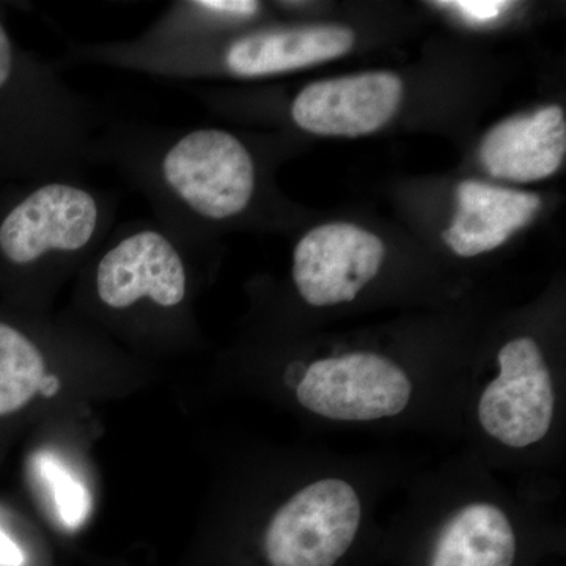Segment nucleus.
I'll return each mask as SVG.
<instances>
[{"label": "nucleus", "mask_w": 566, "mask_h": 566, "mask_svg": "<svg viewBox=\"0 0 566 566\" xmlns=\"http://www.w3.org/2000/svg\"><path fill=\"white\" fill-rule=\"evenodd\" d=\"M401 95L400 77L387 71L314 82L294 99L293 120L318 136H365L392 120Z\"/></svg>", "instance_id": "0eeeda50"}, {"label": "nucleus", "mask_w": 566, "mask_h": 566, "mask_svg": "<svg viewBox=\"0 0 566 566\" xmlns=\"http://www.w3.org/2000/svg\"><path fill=\"white\" fill-rule=\"evenodd\" d=\"M196 6L216 13L240 14V17H251L259 11V3L252 0H207V2H196Z\"/></svg>", "instance_id": "2eb2a0df"}, {"label": "nucleus", "mask_w": 566, "mask_h": 566, "mask_svg": "<svg viewBox=\"0 0 566 566\" xmlns=\"http://www.w3.org/2000/svg\"><path fill=\"white\" fill-rule=\"evenodd\" d=\"M24 564V551L0 527V566H22Z\"/></svg>", "instance_id": "dca6fc26"}, {"label": "nucleus", "mask_w": 566, "mask_h": 566, "mask_svg": "<svg viewBox=\"0 0 566 566\" xmlns=\"http://www.w3.org/2000/svg\"><path fill=\"white\" fill-rule=\"evenodd\" d=\"M163 174L182 202L214 221L244 211L255 189L251 153L221 129L186 134L167 151Z\"/></svg>", "instance_id": "20e7f679"}, {"label": "nucleus", "mask_w": 566, "mask_h": 566, "mask_svg": "<svg viewBox=\"0 0 566 566\" xmlns=\"http://www.w3.org/2000/svg\"><path fill=\"white\" fill-rule=\"evenodd\" d=\"M32 474L50 497L59 523L69 531L84 526L92 513V494L80 476L51 452H39L31 461Z\"/></svg>", "instance_id": "ddd939ff"}, {"label": "nucleus", "mask_w": 566, "mask_h": 566, "mask_svg": "<svg viewBox=\"0 0 566 566\" xmlns=\"http://www.w3.org/2000/svg\"><path fill=\"white\" fill-rule=\"evenodd\" d=\"M566 382L560 357L534 331H516L471 357L461 441L512 482H558L565 461Z\"/></svg>", "instance_id": "7ed1b4c3"}, {"label": "nucleus", "mask_w": 566, "mask_h": 566, "mask_svg": "<svg viewBox=\"0 0 566 566\" xmlns=\"http://www.w3.org/2000/svg\"><path fill=\"white\" fill-rule=\"evenodd\" d=\"M565 151L564 111L546 106L495 125L482 142L480 158L491 177L528 182L556 174Z\"/></svg>", "instance_id": "1a4fd4ad"}, {"label": "nucleus", "mask_w": 566, "mask_h": 566, "mask_svg": "<svg viewBox=\"0 0 566 566\" xmlns=\"http://www.w3.org/2000/svg\"><path fill=\"white\" fill-rule=\"evenodd\" d=\"M96 289L104 304L126 308L148 297L174 307L186 296V270L180 253L158 232L125 238L103 256Z\"/></svg>", "instance_id": "6e6552de"}, {"label": "nucleus", "mask_w": 566, "mask_h": 566, "mask_svg": "<svg viewBox=\"0 0 566 566\" xmlns=\"http://www.w3.org/2000/svg\"><path fill=\"white\" fill-rule=\"evenodd\" d=\"M286 360L277 389L308 423L461 441L471 357L378 344L318 345Z\"/></svg>", "instance_id": "f257e3e1"}, {"label": "nucleus", "mask_w": 566, "mask_h": 566, "mask_svg": "<svg viewBox=\"0 0 566 566\" xmlns=\"http://www.w3.org/2000/svg\"><path fill=\"white\" fill-rule=\"evenodd\" d=\"M46 364L20 331L0 323V416L20 411L40 392Z\"/></svg>", "instance_id": "f8f14e48"}, {"label": "nucleus", "mask_w": 566, "mask_h": 566, "mask_svg": "<svg viewBox=\"0 0 566 566\" xmlns=\"http://www.w3.org/2000/svg\"><path fill=\"white\" fill-rule=\"evenodd\" d=\"M59 389H61V381L55 376L46 375L41 381L39 394L44 395V397H52V395L59 392Z\"/></svg>", "instance_id": "a211bd4d"}, {"label": "nucleus", "mask_w": 566, "mask_h": 566, "mask_svg": "<svg viewBox=\"0 0 566 566\" xmlns=\"http://www.w3.org/2000/svg\"><path fill=\"white\" fill-rule=\"evenodd\" d=\"M439 6L452 7L472 21H493L509 7V2L495 0H460V2H442Z\"/></svg>", "instance_id": "4468645a"}, {"label": "nucleus", "mask_w": 566, "mask_h": 566, "mask_svg": "<svg viewBox=\"0 0 566 566\" xmlns=\"http://www.w3.org/2000/svg\"><path fill=\"white\" fill-rule=\"evenodd\" d=\"M98 216L92 193L52 182L25 197L0 223V252L11 263L29 264L48 252L80 251L95 234Z\"/></svg>", "instance_id": "423d86ee"}, {"label": "nucleus", "mask_w": 566, "mask_h": 566, "mask_svg": "<svg viewBox=\"0 0 566 566\" xmlns=\"http://www.w3.org/2000/svg\"><path fill=\"white\" fill-rule=\"evenodd\" d=\"M11 70H13V50H11L9 33L0 24V87L9 81Z\"/></svg>", "instance_id": "f3484780"}, {"label": "nucleus", "mask_w": 566, "mask_h": 566, "mask_svg": "<svg viewBox=\"0 0 566 566\" xmlns=\"http://www.w3.org/2000/svg\"><path fill=\"white\" fill-rule=\"evenodd\" d=\"M458 212L444 237L464 238L480 233L512 234L534 219L542 207L535 193L513 191L480 181L458 186Z\"/></svg>", "instance_id": "9b49d317"}, {"label": "nucleus", "mask_w": 566, "mask_h": 566, "mask_svg": "<svg viewBox=\"0 0 566 566\" xmlns=\"http://www.w3.org/2000/svg\"><path fill=\"white\" fill-rule=\"evenodd\" d=\"M560 482H506L468 447L423 464L403 490L389 532L420 566H517L556 534Z\"/></svg>", "instance_id": "f03ea898"}, {"label": "nucleus", "mask_w": 566, "mask_h": 566, "mask_svg": "<svg viewBox=\"0 0 566 566\" xmlns=\"http://www.w3.org/2000/svg\"><path fill=\"white\" fill-rule=\"evenodd\" d=\"M354 40L352 29L344 25L253 33L233 43L226 61L240 76H266L333 61L349 52Z\"/></svg>", "instance_id": "9d476101"}, {"label": "nucleus", "mask_w": 566, "mask_h": 566, "mask_svg": "<svg viewBox=\"0 0 566 566\" xmlns=\"http://www.w3.org/2000/svg\"><path fill=\"white\" fill-rule=\"evenodd\" d=\"M385 259V243L376 234L353 223H324L294 249V289L315 311L345 307L374 285Z\"/></svg>", "instance_id": "39448f33"}]
</instances>
